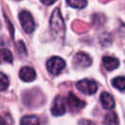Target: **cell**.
I'll return each mask as SVG.
<instances>
[{
	"mask_svg": "<svg viewBox=\"0 0 125 125\" xmlns=\"http://www.w3.org/2000/svg\"><path fill=\"white\" fill-rule=\"evenodd\" d=\"M104 124L105 125H119L118 116L115 112H109L104 117Z\"/></svg>",
	"mask_w": 125,
	"mask_h": 125,
	"instance_id": "cell-13",
	"label": "cell"
},
{
	"mask_svg": "<svg viewBox=\"0 0 125 125\" xmlns=\"http://www.w3.org/2000/svg\"><path fill=\"white\" fill-rule=\"evenodd\" d=\"M20 78L24 82H31L36 78V72L30 66H23L20 70Z\"/></svg>",
	"mask_w": 125,
	"mask_h": 125,
	"instance_id": "cell-8",
	"label": "cell"
},
{
	"mask_svg": "<svg viewBox=\"0 0 125 125\" xmlns=\"http://www.w3.org/2000/svg\"><path fill=\"white\" fill-rule=\"evenodd\" d=\"M48 71L53 75L60 74L65 66V62L61 57H52L46 62Z\"/></svg>",
	"mask_w": 125,
	"mask_h": 125,
	"instance_id": "cell-2",
	"label": "cell"
},
{
	"mask_svg": "<svg viewBox=\"0 0 125 125\" xmlns=\"http://www.w3.org/2000/svg\"><path fill=\"white\" fill-rule=\"evenodd\" d=\"M77 89L85 95H93L98 90L97 83L92 79H82L76 84Z\"/></svg>",
	"mask_w": 125,
	"mask_h": 125,
	"instance_id": "cell-4",
	"label": "cell"
},
{
	"mask_svg": "<svg viewBox=\"0 0 125 125\" xmlns=\"http://www.w3.org/2000/svg\"><path fill=\"white\" fill-rule=\"evenodd\" d=\"M8 87H9L8 77L4 73L0 72V91H5L8 89Z\"/></svg>",
	"mask_w": 125,
	"mask_h": 125,
	"instance_id": "cell-16",
	"label": "cell"
},
{
	"mask_svg": "<svg viewBox=\"0 0 125 125\" xmlns=\"http://www.w3.org/2000/svg\"><path fill=\"white\" fill-rule=\"evenodd\" d=\"M73 64L76 67L85 68L92 64V59L88 54L83 52H78L73 57Z\"/></svg>",
	"mask_w": 125,
	"mask_h": 125,
	"instance_id": "cell-5",
	"label": "cell"
},
{
	"mask_svg": "<svg viewBox=\"0 0 125 125\" xmlns=\"http://www.w3.org/2000/svg\"><path fill=\"white\" fill-rule=\"evenodd\" d=\"M0 125H7V123H6V120L0 115Z\"/></svg>",
	"mask_w": 125,
	"mask_h": 125,
	"instance_id": "cell-19",
	"label": "cell"
},
{
	"mask_svg": "<svg viewBox=\"0 0 125 125\" xmlns=\"http://www.w3.org/2000/svg\"><path fill=\"white\" fill-rule=\"evenodd\" d=\"M44 5H47V6H50V5H52V4H54L57 0H40Z\"/></svg>",
	"mask_w": 125,
	"mask_h": 125,
	"instance_id": "cell-18",
	"label": "cell"
},
{
	"mask_svg": "<svg viewBox=\"0 0 125 125\" xmlns=\"http://www.w3.org/2000/svg\"><path fill=\"white\" fill-rule=\"evenodd\" d=\"M20 22L23 30L27 33H31L35 28V22L33 21V18L31 14L28 11H21L19 15Z\"/></svg>",
	"mask_w": 125,
	"mask_h": 125,
	"instance_id": "cell-3",
	"label": "cell"
},
{
	"mask_svg": "<svg viewBox=\"0 0 125 125\" xmlns=\"http://www.w3.org/2000/svg\"><path fill=\"white\" fill-rule=\"evenodd\" d=\"M21 125H40V122L35 115H25L21 118Z\"/></svg>",
	"mask_w": 125,
	"mask_h": 125,
	"instance_id": "cell-12",
	"label": "cell"
},
{
	"mask_svg": "<svg viewBox=\"0 0 125 125\" xmlns=\"http://www.w3.org/2000/svg\"><path fill=\"white\" fill-rule=\"evenodd\" d=\"M78 125H96L93 121L88 120V119H82L78 122Z\"/></svg>",
	"mask_w": 125,
	"mask_h": 125,
	"instance_id": "cell-17",
	"label": "cell"
},
{
	"mask_svg": "<svg viewBox=\"0 0 125 125\" xmlns=\"http://www.w3.org/2000/svg\"><path fill=\"white\" fill-rule=\"evenodd\" d=\"M13 62V54L8 49H0V64Z\"/></svg>",
	"mask_w": 125,
	"mask_h": 125,
	"instance_id": "cell-11",
	"label": "cell"
},
{
	"mask_svg": "<svg viewBox=\"0 0 125 125\" xmlns=\"http://www.w3.org/2000/svg\"><path fill=\"white\" fill-rule=\"evenodd\" d=\"M50 25H51V30L55 36L63 38L64 32H65V25L59 8L55 9L51 16Z\"/></svg>",
	"mask_w": 125,
	"mask_h": 125,
	"instance_id": "cell-1",
	"label": "cell"
},
{
	"mask_svg": "<svg viewBox=\"0 0 125 125\" xmlns=\"http://www.w3.org/2000/svg\"><path fill=\"white\" fill-rule=\"evenodd\" d=\"M67 103L68 105L70 107V109L72 111H77L80 110L81 108H83L86 105V103L82 100H80L79 98H77L73 93H69L68 94V98H67Z\"/></svg>",
	"mask_w": 125,
	"mask_h": 125,
	"instance_id": "cell-7",
	"label": "cell"
},
{
	"mask_svg": "<svg viewBox=\"0 0 125 125\" xmlns=\"http://www.w3.org/2000/svg\"><path fill=\"white\" fill-rule=\"evenodd\" d=\"M103 64H104V66L106 70L111 71V70L116 69L119 66V61L116 58L105 56V57L103 58Z\"/></svg>",
	"mask_w": 125,
	"mask_h": 125,
	"instance_id": "cell-10",
	"label": "cell"
},
{
	"mask_svg": "<svg viewBox=\"0 0 125 125\" xmlns=\"http://www.w3.org/2000/svg\"><path fill=\"white\" fill-rule=\"evenodd\" d=\"M66 2L70 7L75 9H82L87 5V0H66Z\"/></svg>",
	"mask_w": 125,
	"mask_h": 125,
	"instance_id": "cell-14",
	"label": "cell"
},
{
	"mask_svg": "<svg viewBox=\"0 0 125 125\" xmlns=\"http://www.w3.org/2000/svg\"><path fill=\"white\" fill-rule=\"evenodd\" d=\"M17 1H19V0H17Z\"/></svg>",
	"mask_w": 125,
	"mask_h": 125,
	"instance_id": "cell-20",
	"label": "cell"
},
{
	"mask_svg": "<svg viewBox=\"0 0 125 125\" xmlns=\"http://www.w3.org/2000/svg\"><path fill=\"white\" fill-rule=\"evenodd\" d=\"M101 103L103 104V107L104 109H112L115 105V102L113 97L107 93V92H103L101 95Z\"/></svg>",
	"mask_w": 125,
	"mask_h": 125,
	"instance_id": "cell-9",
	"label": "cell"
},
{
	"mask_svg": "<svg viewBox=\"0 0 125 125\" xmlns=\"http://www.w3.org/2000/svg\"><path fill=\"white\" fill-rule=\"evenodd\" d=\"M112 85H113V87L117 88L118 90L124 91V89H125V78L123 76H119V77L114 78L112 80Z\"/></svg>",
	"mask_w": 125,
	"mask_h": 125,
	"instance_id": "cell-15",
	"label": "cell"
},
{
	"mask_svg": "<svg viewBox=\"0 0 125 125\" xmlns=\"http://www.w3.org/2000/svg\"><path fill=\"white\" fill-rule=\"evenodd\" d=\"M51 111L53 113V115L56 116H60L62 115L65 112V103H64V99L62 96H57L54 100Z\"/></svg>",
	"mask_w": 125,
	"mask_h": 125,
	"instance_id": "cell-6",
	"label": "cell"
}]
</instances>
